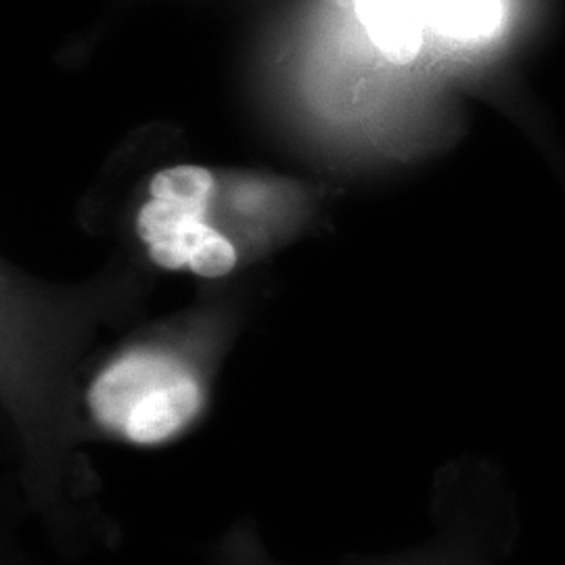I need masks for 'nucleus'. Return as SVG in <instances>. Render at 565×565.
<instances>
[{
    "label": "nucleus",
    "mask_w": 565,
    "mask_h": 565,
    "mask_svg": "<svg viewBox=\"0 0 565 565\" xmlns=\"http://www.w3.org/2000/svg\"><path fill=\"white\" fill-rule=\"evenodd\" d=\"M191 366L158 350H132L109 364L88 390L95 419L135 445H160L202 408Z\"/></svg>",
    "instance_id": "1"
},
{
    "label": "nucleus",
    "mask_w": 565,
    "mask_h": 565,
    "mask_svg": "<svg viewBox=\"0 0 565 565\" xmlns=\"http://www.w3.org/2000/svg\"><path fill=\"white\" fill-rule=\"evenodd\" d=\"M425 2H427V0H425Z\"/></svg>",
    "instance_id": "6"
},
{
    "label": "nucleus",
    "mask_w": 565,
    "mask_h": 565,
    "mask_svg": "<svg viewBox=\"0 0 565 565\" xmlns=\"http://www.w3.org/2000/svg\"><path fill=\"white\" fill-rule=\"evenodd\" d=\"M149 191L153 200L205 214L214 198L216 181L202 166H172L151 179Z\"/></svg>",
    "instance_id": "5"
},
{
    "label": "nucleus",
    "mask_w": 565,
    "mask_h": 565,
    "mask_svg": "<svg viewBox=\"0 0 565 565\" xmlns=\"http://www.w3.org/2000/svg\"><path fill=\"white\" fill-rule=\"evenodd\" d=\"M205 214L151 200L137 216V233L149 258L166 270L186 268L203 279L226 277L235 264V245L203 221Z\"/></svg>",
    "instance_id": "2"
},
{
    "label": "nucleus",
    "mask_w": 565,
    "mask_h": 565,
    "mask_svg": "<svg viewBox=\"0 0 565 565\" xmlns=\"http://www.w3.org/2000/svg\"><path fill=\"white\" fill-rule=\"evenodd\" d=\"M427 28L452 41L492 39L503 23V0H427Z\"/></svg>",
    "instance_id": "4"
},
{
    "label": "nucleus",
    "mask_w": 565,
    "mask_h": 565,
    "mask_svg": "<svg viewBox=\"0 0 565 565\" xmlns=\"http://www.w3.org/2000/svg\"><path fill=\"white\" fill-rule=\"evenodd\" d=\"M356 13L385 60L406 65L419 55L427 28L425 0H356Z\"/></svg>",
    "instance_id": "3"
}]
</instances>
